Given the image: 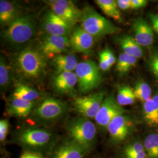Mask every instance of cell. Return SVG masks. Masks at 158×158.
<instances>
[{
	"label": "cell",
	"mask_w": 158,
	"mask_h": 158,
	"mask_svg": "<svg viewBox=\"0 0 158 158\" xmlns=\"http://www.w3.org/2000/svg\"><path fill=\"white\" fill-rule=\"evenodd\" d=\"M81 28L94 38H100L108 35L117 34L120 29L112 22L102 17L90 6H86L82 11Z\"/></svg>",
	"instance_id": "6da1fadb"
},
{
	"label": "cell",
	"mask_w": 158,
	"mask_h": 158,
	"mask_svg": "<svg viewBox=\"0 0 158 158\" xmlns=\"http://www.w3.org/2000/svg\"><path fill=\"white\" fill-rule=\"evenodd\" d=\"M16 64L24 76L30 79H38L45 73L46 57L40 51L27 48L17 55Z\"/></svg>",
	"instance_id": "7a4b0ae2"
},
{
	"label": "cell",
	"mask_w": 158,
	"mask_h": 158,
	"mask_svg": "<svg viewBox=\"0 0 158 158\" xmlns=\"http://www.w3.org/2000/svg\"><path fill=\"white\" fill-rule=\"evenodd\" d=\"M36 31V23L28 15L20 16L6 27L2 38L7 44L21 45L31 40Z\"/></svg>",
	"instance_id": "3957f363"
},
{
	"label": "cell",
	"mask_w": 158,
	"mask_h": 158,
	"mask_svg": "<svg viewBox=\"0 0 158 158\" xmlns=\"http://www.w3.org/2000/svg\"><path fill=\"white\" fill-rule=\"evenodd\" d=\"M100 68L92 60L79 63L74 72L77 77L79 91L85 94L98 87L102 81Z\"/></svg>",
	"instance_id": "277c9868"
},
{
	"label": "cell",
	"mask_w": 158,
	"mask_h": 158,
	"mask_svg": "<svg viewBox=\"0 0 158 158\" xmlns=\"http://www.w3.org/2000/svg\"><path fill=\"white\" fill-rule=\"evenodd\" d=\"M68 131L73 141L85 148H89L96 138L97 130L93 122L85 117L74 118L69 123Z\"/></svg>",
	"instance_id": "5b68a950"
},
{
	"label": "cell",
	"mask_w": 158,
	"mask_h": 158,
	"mask_svg": "<svg viewBox=\"0 0 158 158\" xmlns=\"http://www.w3.org/2000/svg\"><path fill=\"white\" fill-rule=\"evenodd\" d=\"M46 2L50 6L51 10L61 18L72 28L77 23L80 21L82 11L74 5L71 1L52 0Z\"/></svg>",
	"instance_id": "8992f818"
},
{
	"label": "cell",
	"mask_w": 158,
	"mask_h": 158,
	"mask_svg": "<svg viewBox=\"0 0 158 158\" xmlns=\"http://www.w3.org/2000/svg\"><path fill=\"white\" fill-rule=\"evenodd\" d=\"M67 108V105L61 100L47 98L34 110V115L42 121H54L66 113Z\"/></svg>",
	"instance_id": "52a82bcc"
},
{
	"label": "cell",
	"mask_w": 158,
	"mask_h": 158,
	"mask_svg": "<svg viewBox=\"0 0 158 158\" xmlns=\"http://www.w3.org/2000/svg\"><path fill=\"white\" fill-rule=\"evenodd\" d=\"M105 98L104 92L77 97L74 102L76 110L87 118H95Z\"/></svg>",
	"instance_id": "ba28073f"
},
{
	"label": "cell",
	"mask_w": 158,
	"mask_h": 158,
	"mask_svg": "<svg viewBox=\"0 0 158 158\" xmlns=\"http://www.w3.org/2000/svg\"><path fill=\"white\" fill-rule=\"evenodd\" d=\"M71 46L68 36L46 35L40 45V51L48 57H54L61 55Z\"/></svg>",
	"instance_id": "9c48e42d"
},
{
	"label": "cell",
	"mask_w": 158,
	"mask_h": 158,
	"mask_svg": "<svg viewBox=\"0 0 158 158\" xmlns=\"http://www.w3.org/2000/svg\"><path fill=\"white\" fill-rule=\"evenodd\" d=\"M124 109L119 104L117 100L113 96H109L104 98L94 119L97 124L105 128L107 127L113 118L119 115L124 114Z\"/></svg>",
	"instance_id": "30bf717a"
},
{
	"label": "cell",
	"mask_w": 158,
	"mask_h": 158,
	"mask_svg": "<svg viewBox=\"0 0 158 158\" xmlns=\"http://www.w3.org/2000/svg\"><path fill=\"white\" fill-rule=\"evenodd\" d=\"M42 28L46 35L61 36H68L72 29L51 10L46 13Z\"/></svg>",
	"instance_id": "8fae6325"
},
{
	"label": "cell",
	"mask_w": 158,
	"mask_h": 158,
	"mask_svg": "<svg viewBox=\"0 0 158 158\" xmlns=\"http://www.w3.org/2000/svg\"><path fill=\"white\" fill-rule=\"evenodd\" d=\"M108 131L115 142H121L129 136L132 130V124L124 114L119 115L108 125Z\"/></svg>",
	"instance_id": "7c38bea8"
},
{
	"label": "cell",
	"mask_w": 158,
	"mask_h": 158,
	"mask_svg": "<svg viewBox=\"0 0 158 158\" xmlns=\"http://www.w3.org/2000/svg\"><path fill=\"white\" fill-rule=\"evenodd\" d=\"M70 40L74 51L85 55L90 53L94 43V38L80 27L74 29Z\"/></svg>",
	"instance_id": "4fadbf2b"
},
{
	"label": "cell",
	"mask_w": 158,
	"mask_h": 158,
	"mask_svg": "<svg viewBox=\"0 0 158 158\" xmlns=\"http://www.w3.org/2000/svg\"><path fill=\"white\" fill-rule=\"evenodd\" d=\"M132 27L134 39L139 45L143 47L152 45L154 41L153 31L145 19L138 18L133 22Z\"/></svg>",
	"instance_id": "5bb4252c"
},
{
	"label": "cell",
	"mask_w": 158,
	"mask_h": 158,
	"mask_svg": "<svg viewBox=\"0 0 158 158\" xmlns=\"http://www.w3.org/2000/svg\"><path fill=\"white\" fill-rule=\"evenodd\" d=\"M52 134L42 129H28L23 131L19 136L23 143L32 147H44L51 140Z\"/></svg>",
	"instance_id": "9a60e30c"
},
{
	"label": "cell",
	"mask_w": 158,
	"mask_h": 158,
	"mask_svg": "<svg viewBox=\"0 0 158 158\" xmlns=\"http://www.w3.org/2000/svg\"><path fill=\"white\" fill-rule=\"evenodd\" d=\"M77 82V77L75 72H62L57 74L54 79L53 84L57 92L69 94L73 92Z\"/></svg>",
	"instance_id": "2e32d148"
},
{
	"label": "cell",
	"mask_w": 158,
	"mask_h": 158,
	"mask_svg": "<svg viewBox=\"0 0 158 158\" xmlns=\"http://www.w3.org/2000/svg\"><path fill=\"white\" fill-rule=\"evenodd\" d=\"M86 151L75 142H68L57 149L53 158H83Z\"/></svg>",
	"instance_id": "e0dca14e"
},
{
	"label": "cell",
	"mask_w": 158,
	"mask_h": 158,
	"mask_svg": "<svg viewBox=\"0 0 158 158\" xmlns=\"http://www.w3.org/2000/svg\"><path fill=\"white\" fill-rule=\"evenodd\" d=\"M142 113L144 121L148 125L158 127V93L143 102Z\"/></svg>",
	"instance_id": "ac0fdd59"
},
{
	"label": "cell",
	"mask_w": 158,
	"mask_h": 158,
	"mask_svg": "<svg viewBox=\"0 0 158 158\" xmlns=\"http://www.w3.org/2000/svg\"><path fill=\"white\" fill-rule=\"evenodd\" d=\"M19 12L17 6L11 2L0 1V23L1 26L7 27L18 17Z\"/></svg>",
	"instance_id": "d6986e66"
},
{
	"label": "cell",
	"mask_w": 158,
	"mask_h": 158,
	"mask_svg": "<svg viewBox=\"0 0 158 158\" xmlns=\"http://www.w3.org/2000/svg\"><path fill=\"white\" fill-rule=\"evenodd\" d=\"M52 61L58 73L73 72L79 64L76 57L73 55H59L54 57Z\"/></svg>",
	"instance_id": "ffe728a7"
},
{
	"label": "cell",
	"mask_w": 158,
	"mask_h": 158,
	"mask_svg": "<svg viewBox=\"0 0 158 158\" xmlns=\"http://www.w3.org/2000/svg\"><path fill=\"white\" fill-rule=\"evenodd\" d=\"M119 45L125 54L135 56L138 59L143 56V50L134 38L128 35H124L117 39Z\"/></svg>",
	"instance_id": "44dd1931"
},
{
	"label": "cell",
	"mask_w": 158,
	"mask_h": 158,
	"mask_svg": "<svg viewBox=\"0 0 158 158\" xmlns=\"http://www.w3.org/2000/svg\"><path fill=\"white\" fill-rule=\"evenodd\" d=\"M34 107V102L23 101L21 99L12 97L10 102L8 111L10 114L18 117H25Z\"/></svg>",
	"instance_id": "7402d4cb"
},
{
	"label": "cell",
	"mask_w": 158,
	"mask_h": 158,
	"mask_svg": "<svg viewBox=\"0 0 158 158\" xmlns=\"http://www.w3.org/2000/svg\"><path fill=\"white\" fill-rule=\"evenodd\" d=\"M96 4L102 9L108 17L113 18L114 20L121 22L122 16L118 9L116 1L114 0H96Z\"/></svg>",
	"instance_id": "603a6c76"
},
{
	"label": "cell",
	"mask_w": 158,
	"mask_h": 158,
	"mask_svg": "<svg viewBox=\"0 0 158 158\" xmlns=\"http://www.w3.org/2000/svg\"><path fill=\"white\" fill-rule=\"evenodd\" d=\"M138 60V58L121 53L119 55L116 70L119 76H124L130 70L135 66Z\"/></svg>",
	"instance_id": "cb8c5ba5"
},
{
	"label": "cell",
	"mask_w": 158,
	"mask_h": 158,
	"mask_svg": "<svg viewBox=\"0 0 158 158\" xmlns=\"http://www.w3.org/2000/svg\"><path fill=\"white\" fill-rule=\"evenodd\" d=\"M136 98L134 91L131 87L123 85L118 87L117 101L121 106H125L133 104L135 102Z\"/></svg>",
	"instance_id": "d4e9b609"
},
{
	"label": "cell",
	"mask_w": 158,
	"mask_h": 158,
	"mask_svg": "<svg viewBox=\"0 0 158 158\" xmlns=\"http://www.w3.org/2000/svg\"><path fill=\"white\" fill-rule=\"evenodd\" d=\"M13 97L23 101L34 102L40 97V93L27 85H19L14 91Z\"/></svg>",
	"instance_id": "484cf974"
},
{
	"label": "cell",
	"mask_w": 158,
	"mask_h": 158,
	"mask_svg": "<svg viewBox=\"0 0 158 158\" xmlns=\"http://www.w3.org/2000/svg\"><path fill=\"white\" fill-rule=\"evenodd\" d=\"M143 145L149 158H158V134L152 133L147 136Z\"/></svg>",
	"instance_id": "4316f807"
},
{
	"label": "cell",
	"mask_w": 158,
	"mask_h": 158,
	"mask_svg": "<svg viewBox=\"0 0 158 158\" xmlns=\"http://www.w3.org/2000/svg\"><path fill=\"white\" fill-rule=\"evenodd\" d=\"M134 91L136 99L143 102L152 98V89L149 85L144 81H138L136 83Z\"/></svg>",
	"instance_id": "83f0119b"
},
{
	"label": "cell",
	"mask_w": 158,
	"mask_h": 158,
	"mask_svg": "<svg viewBox=\"0 0 158 158\" xmlns=\"http://www.w3.org/2000/svg\"><path fill=\"white\" fill-rule=\"evenodd\" d=\"M10 84V71L4 57L1 56L0 59V87L1 90H6Z\"/></svg>",
	"instance_id": "f1b7e54d"
},
{
	"label": "cell",
	"mask_w": 158,
	"mask_h": 158,
	"mask_svg": "<svg viewBox=\"0 0 158 158\" xmlns=\"http://www.w3.org/2000/svg\"><path fill=\"white\" fill-rule=\"evenodd\" d=\"M124 153L125 156L133 155L147 156L143 143L140 141L134 142L133 143L128 145L125 148Z\"/></svg>",
	"instance_id": "f546056e"
},
{
	"label": "cell",
	"mask_w": 158,
	"mask_h": 158,
	"mask_svg": "<svg viewBox=\"0 0 158 158\" xmlns=\"http://www.w3.org/2000/svg\"><path fill=\"white\" fill-rule=\"evenodd\" d=\"M148 63L150 70L158 80V50L151 55Z\"/></svg>",
	"instance_id": "4dcf8cb0"
},
{
	"label": "cell",
	"mask_w": 158,
	"mask_h": 158,
	"mask_svg": "<svg viewBox=\"0 0 158 158\" xmlns=\"http://www.w3.org/2000/svg\"><path fill=\"white\" fill-rule=\"evenodd\" d=\"M100 53L105 57V59L107 60L108 62L109 63L111 66H112L117 62L116 57L115 56L113 51L111 49L106 48L101 52Z\"/></svg>",
	"instance_id": "1f68e13d"
},
{
	"label": "cell",
	"mask_w": 158,
	"mask_h": 158,
	"mask_svg": "<svg viewBox=\"0 0 158 158\" xmlns=\"http://www.w3.org/2000/svg\"><path fill=\"white\" fill-rule=\"evenodd\" d=\"M9 130V123L7 119L0 121V140L3 141L6 139Z\"/></svg>",
	"instance_id": "d6a6232c"
},
{
	"label": "cell",
	"mask_w": 158,
	"mask_h": 158,
	"mask_svg": "<svg viewBox=\"0 0 158 158\" xmlns=\"http://www.w3.org/2000/svg\"><path fill=\"white\" fill-rule=\"evenodd\" d=\"M148 4L147 0H131V8L138 10L145 7Z\"/></svg>",
	"instance_id": "836d02e7"
},
{
	"label": "cell",
	"mask_w": 158,
	"mask_h": 158,
	"mask_svg": "<svg viewBox=\"0 0 158 158\" xmlns=\"http://www.w3.org/2000/svg\"><path fill=\"white\" fill-rule=\"evenodd\" d=\"M111 66L108 62L107 60L105 59V57L102 55L100 53L99 54V68L102 71H107L110 68Z\"/></svg>",
	"instance_id": "e575fe53"
},
{
	"label": "cell",
	"mask_w": 158,
	"mask_h": 158,
	"mask_svg": "<svg viewBox=\"0 0 158 158\" xmlns=\"http://www.w3.org/2000/svg\"><path fill=\"white\" fill-rule=\"evenodd\" d=\"M116 2L118 7L122 10H127L131 8V0H118Z\"/></svg>",
	"instance_id": "d590c367"
},
{
	"label": "cell",
	"mask_w": 158,
	"mask_h": 158,
	"mask_svg": "<svg viewBox=\"0 0 158 158\" xmlns=\"http://www.w3.org/2000/svg\"><path fill=\"white\" fill-rule=\"evenodd\" d=\"M19 158H43L40 155L35 153L25 152L21 155Z\"/></svg>",
	"instance_id": "8d00e7d4"
},
{
	"label": "cell",
	"mask_w": 158,
	"mask_h": 158,
	"mask_svg": "<svg viewBox=\"0 0 158 158\" xmlns=\"http://www.w3.org/2000/svg\"><path fill=\"white\" fill-rule=\"evenodd\" d=\"M149 17L152 23L153 26H158V14H151L149 15Z\"/></svg>",
	"instance_id": "74e56055"
},
{
	"label": "cell",
	"mask_w": 158,
	"mask_h": 158,
	"mask_svg": "<svg viewBox=\"0 0 158 158\" xmlns=\"http://www.w3.org/2000/svg\"><path fill=\"white\" fill-rule=\"evenodd\" d=\"M126 158H148L145 155H127L125 156Z\"/></svg>",
	"instance_id": "f35d334b"
},
{
	"label": "cell",
	"mask_w": 158,
	"mask_h": 158,
	"mask_svg": "<svg viewBox=\"0 0 158 158\" xmlns=\"http://www.w3.org/2000/svg\"><path fill=\"white\" fill-rule=\"evenodd\" d=\"M153 30L158 34V26H153Z\"/></svg>",
	"instance_id": "ab89813d"
}]
</instances>
